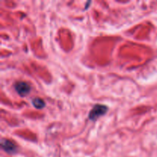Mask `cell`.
Returning a JSON list of instances; mask_svg holds the SVG:
<instances>
[{
  "label": "cell",
  "instance_id": "obj_4",
  "mask_svg": "<svg viewBox=\"0 0 157 157\" xmlns=\"http://www.w3.org/2000/svg\"><path fill=\"white\" fill-rule=\"evenodd\" d=\"M32 103L34 107L37 109H41L44 107V101L39 98H34L32 101Z\"/></svg>",
  "mask_w": 157,
  "mask_h": 157
},
{
  "label": "cell",
  "instance_id": "obj_1",
  "mask_svg": "<svg viewBox=\"0 0 157 157\" xmlns=\"http://www.w3.org/2000/svg\"><path fill=\"white\" fill-rule=\"evenodd\" d=\"M107 111V107L101 104H97L90 110L89 113V118L91 121H96L98 118L105 114Z\"/></svg>",
  "mask_w": 157,
  "mask_h": 157
},
{
  "label": "cell",
  "instance_id": "obj_2",
  "mask_svg": "<svg viewBox=\"0 0 157 157\" xmlns=\"http://www.w3.org/2000/svg\"><path fill=\"white\" fill-rule=\"evenodd\" d=\"M15 89L21 96H26L30 92L31 87L29 84L24 81H18L15 84Z\"/></svg>",
  "mask_w": 157,
  "mask_h": 157
},
{
  "label": "cell",
  "instance_id": "obj_3",
  "mask_svg": "<svg viewBox=\"0 0 157 157\" xmlns=\"http://www.w3.org/2000/svg\"><path fill=\"white\" fill-rule=\"evenodd\" d=\"M1 146L2 148L8 153L9 154H13V153H15L17 151V147L15 145L14 143H12V141L9 140L2 139L1 142Z\"/></svg>",
  "mask_w": 157,
  "mask_h": 157
}]
</instances>
